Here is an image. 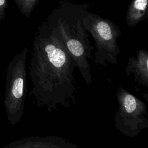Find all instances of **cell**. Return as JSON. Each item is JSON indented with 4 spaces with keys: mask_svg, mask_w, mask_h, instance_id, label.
Wrapping results in <instances>:
<instances>
[{
    "mask_svg": "<svg viewBox=\"0 0 148 148\" xmlns=\"http://www.w3.org/2000/svg\"><path fill=\"white\" fill-rule=\"evenodd\" d=\"M75 66L58 29L47 16L35 36L28 75L34 105L51 113L76 103Z\"/></svg>",
    "mask_w": 148,
    "mask_h": 148,
    "instance_id": "1",
    "label": "cell"
},
{
    "mask_svg": "<svg viewBox=\"0 0 148 148\" xmlns=\"http://www.w3.org/2000/svg\"><path fill=\"white\" fill-rule=\"evenodd\" d=\"M88 8V4H77L62 0L48 17L58 29L75 68L85 83L90 85L92 83V75L89 60L93 59L92 52L95 50L83 22Z\"/></svg>",
    "mask_w": 148,
    "mask_h": 148,
    "instance_id": "2",
    "label": "cell"
},
{
    "mask_svg": "<svg viewBox=\"0 0 148 148\" xmlns=\"http://www.w3.org/2000/svg\"><path fill=\"white\" fill-rule=\"evenodd\" d=\"M28 49L25 47L9 63L6 70L4 106L7 119L13 126L21 119L27 92L26 59Z\"/></svg>",
    "mask_w": 148,
    "mask_h": 148,
    "instance_id": "3",
    "label": "cell"
},
{
    "mask_svg": "<svg viewBox=\"0 0 148 148\" xmlns=\"http://www.w3.org/2000/svg\"><path fill=\"white\" fill-rule=\"evenodd\" d=\"M83 22L94 40V63L106 68L108 64L117 65V57L121 53L117 44L121 34L119 27L110 20L89 10L83 17Z\"/></svg>",
    "mask_w": 148,
    "mask_h": 148,
    "instance_id": "4",
    "label": "cell"
},
{
    "mask_svg": "<svg viewBox=\"0 0 148 148\" xmlns=\"http://www.w3.org/2000/svg\"><path fill=\"white\" fill-rule=\"evenodd\" d=\"M118 109L114 114V127L123 135L134 138L148 128L145 103L120 86L116 94Z\"/></svg>",
    "mask_w": 148,
    "mask_h": 148,
    "instance_id": "5",
    "label": "cell"
},
{
    "mask_svg": "<svg viewBox=\"0 0 148 148\" xmlns=\"http://www.w3.org/2000/svg\"><path fill=\"white\" fill-rule=\"evenodd\" d=\"M3 148H79L77 145L58 136H32L12 141Z\"/></svg>",
    "mask_w": 148,
    "mask_h": 148,
    "instance_id": "6",
    "label": "cell"
},
{
    "mask_svg": "<svg viewBox=\"0 0 148 148\" xmlns=\"http://www.w3.org/2000/svg\"><path fill=\"white\" fill-rule=\"evenodd\" d=\"M125 71L128 76L134 75L138 84L148 87V52L140 49L136 51V57H129Z\"/></svg>",
    "mask_w": 148,
    "mask_h": 148,
    "instance_id": "7",
    "label": "cell"
},
{
    "mask_svg": "<svg viewBox=\"0 0 148 148\" xmlns=\"http://www.w3.org/2000/svg\"><path fill=\"white\" fill-rule=\"evenodd\" d=\"M148 0H132L128 6L125 20L130 27H134L144 20L147 10Z\"/></svg>",
    "mask_w": 148,
    "mask_h": 148,
    "instance_id": "8",
    "label": "cell"
},
{
    "mask_svg": "<svg viewBox=\"0 0 148 148\" xmlns=\"http://www.w3.org/2000/svg\"><path fill=\"white\" fill-rule=\"evenodd\" d=\"M39 0H14L20 12L27 18L29 17Z\"/></svg>",
    "mask_w": 148,
    "mask_h": 148,
    "instance_id": "9",
    "label": "cell"
},
{
    "mask_svg": "<svg viewBox=\"0 0 148 148\" xmlns=\"http://www.w3.org/2000/svg\"><path fill=\"white\" fill-rule=\"evenodd\" d=\"M8 8V0H0V21L5 17V10Z\"/></svg>",
    "mask_w": 148,
    "mask_h": 148,
    "instance_id": "10",
    "label": "cell"
}]
</instances>
